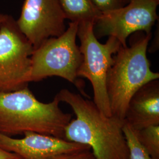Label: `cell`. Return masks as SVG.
<instances>
[{"mask_svg": "<svg viewBox=\"0 0 159 159\" xmlns=\"http://www.w3.org/2000/svg\"><path fill=\"white\" fill-rule=\"evenodd\" d=\"M55 97L68 104L76 116L65 128L66 140L89 146L97 159H129L123 131L125 120L104 116L93 101L68 89Z\"/></svg>", "mask_w": 159, "mask_h": 159, "instance_id": "1", "label": "cell"}, {"mask_svg": "<svg viewBox=\"0 0 159 159\" xmlns=\"http://www.w3.org/2000/svg\"><path fill=\"white\" fill-rule=\"evenodd\" d=\"M55 97L50 102L39 101L29 86L0 94V134L12 137L34 132L64 139L65 128L72 119Z\"/></svg>", "mask_w": 159, "mask_h": 159, "instance_id": "2", "label": "cell"}, {"mask_svg": "<svg viewBox=\"0 0 159 159\" xmlns=\"http://www.w3.org/2000/svg\"><path fill=\"white\" fill-rule=\"evenodd\" d=\"M152 34L134 33L129 46L120 47L114 55L113 64L108 71L106 88L112 116L124 121L131 97L143 85L159 80V73L150 68L147 56Z\"/></svg>", "mask_w": 159, "mask_h": 159, "instance_id": "3", "label": "cell"}, {"mask_svg": "<svg viewBox=\"0 0 159 159\" xmlns=\"http://www.w3.org/2000/svg\"><path fill=\"white\" fill-rule=\"evenodd\" d=\"M78 25V23L70 22L62 35L48 39L34 49L31 56L30 82L56 76L83 90L82 83L77 79L83 60L76 43Z\"/></svg>", "mask_w": 159, "mask_h": 159, "instance_id": "4", "label": "cell"}, {"mask_svg": "<svg viewBox=\"0 0 159 159\" xmlns=\"http://www.w3.org/2000/svg\"><path fill=\"white\" fill-rule=\"evenodd\" d=\"M92 22L79 23L77 37L83 60L77 76L88 80L93 87V102L104 116L110 117L111 112L106 88L108 71L113 64L114 55L121 46L119 41L108 37L106 43H100L94 33Z\"/></svg>", "mask_w": 159, "mask_h": 159, "instance_id": "5", "label": "cell"}, {"mask_svg": "<svg viewBox=\"0 0 159 159\" xmlns=\"http://www.w3.org/2000/svg\"><path fill=\"white\" fill-rule=\"evenodd\" d=\"M33 51L16 19L7 14L0 25V94L28 87Z\"/></svg>", "mask_w": 159, "mask_h": 159, "instance_id": "6", "label": "cell"}, {"mask_svg": "<svg viewBox=\"0 0 159 159\" xmlns=\"http://www.w3.org/2000/svg\"><path fill=\"white\" fill-rule=\"evenodd\" d=\"M159 0H130L119 9L102 13L94 24L97 39L113 37L123 47L127 46V39L137 32L152 33L158 20L157 8Z\"/></svg>", "mask_w": 159, "mask_h": 159, "instance_id": "7", "label": "cell"}, {"mask_svg": "<svg viewBox=\"0 0 159 159\" xmlns=\"http://www.w3.org/2000/svg\"><path fill=\"white\" fill-rule=\"evenodd\" d=\"M66 20L58 0H24L16 21L34 50L48 39L62 35L67 29Z\"/></svg>", "mask_w": 159, "mask_h": 159, "instance_id": "8", "label": "cell"}, {"mask_svg": "<svg viewBox=\"0 0 159 159\" xmlns=\"http://www.w3.org/2000/svg\"><path fill=\"white\" fill-rule=\"evenodd\" d=\"M22 139L0 134V148L21 159H48L60 154L91 150L89 146L34 132H25Z\"/></svg>", "mask_w": 159, "mask_h": 159, "instance_id": "9", "label": "cell"}, {"mask_svg": "<svg viewBox=\"0 0 159 159\" xmlns=\"http://www.w3.org/2000/svg\"><path fill=\"white\" fill-rule=\"evenodd\" d=\"M125 121L134 130L159 125V81L143 85L128 103Z\"/></svg>", "mask_w": 159, "mask_h": 159, "instance_id": "10", "label": "cell"}, {"mask_svg": "<svg viewBox=\"0 0 159 159\" xmlns=\"http://www.w3.org/2000/svg\"><path fill=\"white\" fill-rule=\"evenodd\" d=\"M66 19L70 22L95 23L102 13L92 0H58Z\"/></svg>", "mask_w": 159, "mask_h": 159, "instance_id": "11", "label": "cell"}, {"mask_svg": "<svg viewBox=\"0 0 159 159\" xmlns=\"http://www.w3.org/2000/svg\"><path fill=\"white\" fill-rule=\"evenodd\" d=\"M134 131L139 142L152 159H159V125Z\"/></svg>", "mask_w": 159, "mask_h": 159, "instance_id": "12", "label": "cell"}, {"mask_svg": "<svg viewBox=\"0 0 159 159\" xmlns=\"http://www.w3.org/2000/svg\"><path fill=\"white\" fill-rule=\"evenodd\" d=\"M123 131L129 151V159H152L139 142L134 130L125 121Z\"/></svg>", "mask_w": 159, "mask_h": 159, "instance_id": "13", "label": "cell"}, {"mask_svg": "<svg viewBox=\"0 0 159 159\" xmlns=\"http://www.w3.org/2000/svg\"><path fill=\"white\" fill-rule=\"evenodd\" d=\"M94 5L101 13L113 11L126 6L130 0H92Z\"/></svg>", "mask_w": 159, "mask_h": 159, "instance_id": "14", "label": "cell"}, {"mask_svg": "<svg viewBox=\"0 0 159 159\" xmlns=\"http://www.w3.org/2000/svg\"><path fill=\"white\" fill-rule=\"evenodd\" d=\"M48 159H97L91 150H83L60 154Z\"/></svg>", "mask_w": 159, "mask_h": 159, "instance_id": "15", "label": "cell"}, {"mask_svg": "<svg viewBox=\"0 0 159 159\" xmlns=\"http://www.w3.org/2000/svg\"><path fill=\"white\" fill-rule=\"evenodd\" d=\"M0 159H21L16 154L7 152L0 148Z\"/></svg>", "mask_w": 159, "mask_h": 159, "instance_id": "16", "label": "cell"}, {"mask_svg": "<svg viewBox=\"0 0 159 159\" xmlns=\"http://www.w3.org/2000/svg\"><path fill=\"white\" fill-rule=\"evenodd\" d=\"M7 16V14H4V13L0 11V25H1L2 23L4 21V20L6 19Z\"/></svg>", "mask_w": 159, "mask_h": 159, "instance_id": "17", "label": "cell"}]
</instances>
